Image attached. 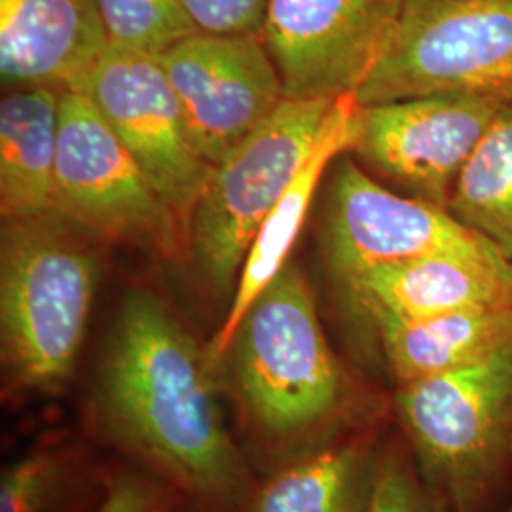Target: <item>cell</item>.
<instances>
[{
    "instance_id": "25",
    "label": "cell",
    "mask_w": 512,
    "mask_h": 512,
    "mask_svg": "<svg viewBox=\"0 0 512 512\" xmlns=\"http://www.w3.org/2000/svg\"><path fill=\"white\" fill-rule=\"evenodd\" d=\"M497 512H512V501L509 503V505H507V507H505V509H501V511Z\"/></svg>"
},
{
    "instance_id": "21",
    "label": "cell",
    "mask_w": 512,
    "mask_h": 512,
    "mask_svg": "<svg viewBox=\"0 0 512 512\" xmlns=\"http://www.w3.org/2000/svg\"><path fill=\"white\" fill-rule=\"evenodd\" d=\"M74 459L67 450L38 448L0 476V512H50L69 492Z\"/></svg>"
},
{
    "instance_id": "13",
    "label": "cell",
    "mask_w": 512,
    "mask_h": 512,
    "mask_svg": "<svg viewBox=\"0 0 512 512\" xmlns=\"http://www.w3.org/2000/svg\"><path fill=\"white\" fill-rule=\"evenodd\" d=\"M342 291L368 321L501 310L512 308V262L499 251L418 256L370 268Z\"/></svg>"
},
{
    "instance_id": "17",
    "label": "cell",
    "mask_w": 512,
    "mask_h": 512,
    "mask_svg": "<svg viewBox=\"0 0 512 512\" xmlns=\"http://www.w3.org/2000/svg\"><path fill=\"white\" fill-rule=\"evenodd\" d=\"M63 90H12L0 103L2 219L55 213V160Z\"/></svg>"
},
{
    "instance_id": "5",
    "label": "cell",
    "mask_w": 512,
    "mask_h": 512,
    "mask_svg": "<svg viewBox=\"0 0 512 512\" xmlns=\"http://www.w3.org/2000/svg\"><path fill=\"white\" fill-rule=\"evenodd\" d=\"M336 101L285 99L213 167L188 220L186 239L205 285L220 298L232 300L260 226L308 164Z\"/></svg>"
},
{
    "instance_id": "8",
    "label": "cell",
    "mask_w": 512,
    "mask_h": 512,
    "mask_svg": "<svg viewBox=\"0 0 512 512\" xmlns=\"http://www.w3.org/2000/svg\"><path fill=\"white\" fill-rule=\"evenodd\" d=\"M511 99L505 88L359 105L349 152L408 196L448 211L461 169Z\"/></svg>"
},
{
    "instance_id": "14",
    "label": "cell",
    "mask_w": 512,
    "mask_h": 512,
    "mask_svg": "<svg viewBox=\"0 0 512 512\" xmlns=\"http://www.w3.org/2000/svg\"><path fill=\"white\" fill-rule=\"evenodd\" d=\"M109 46L97 0H0V78L10 92H76Z\"/></svg>"
},
{
    "instance_id": "1",
    "label": "cell",
    "mask_w": 512,
    "mask_h": 512,
    "mask_svg": "<svg viewBox=\"0 0 512 512\" xmlns=\"http://www.w3.org/2000/svg\"><path fill=\"white\" fill-rule=\"evenodd\" d=\"M217 370L162 296L126 294L93 380L95 425L171 488L209 507L247 490L245 463L224 423Z\"/></svg>"
},
{
    "instance_id": "22",
    "label": "cell",
    "mask_w": 512,
    "mask_h": 512,
    "mask_svg": "<svg viewBox=\"0 0 512 512\" xmlns=\"http://www.w3.org/2000/svg\"><path fill=\"white\" fill-rule=\"evenodd\" d=\"M366 512H448L423 482L416 461L399 448L378 454Z\"/></svg>"
},
{
    "instance_id": "9",
    "label": "cell",
    "mask_w": 512,
    "mask_h": 512,
    "mask_svg": "<svg viewBox=\"0 0 512 512\" xmlns=\"http://www.w3.org/2000/svg\"><path fill=\"white\" fill-rule=\"evenodd\" d=\"M76 92L92 101L188 230L213 165L192 145L158 55L110 44Z\"/></svg>"
},
{
    "instance_id": "19",
    "label": "cell",
    "mask_w": 512,
    "mask_h": 512,
    "mask_svg": "<svg viewBox=\"0 0 512 512\" xmlns=\"http://www.w3.org/2000/svg\"><path fill=\"white\" fill-rule=\"evenodd\" d=\"M448 211L512 262V99L461 169Z\"/></svg>"
},
{
    "instance_id": "2",
    "label": "cell",
    "mask_w": 512,
    "mask_h": 512,
    "mask_svg": "<svg viewBox=\"0 0 512 512\" xmlns=\"http://www.w3.org/2000/svg\"><path fill=\"white\" fill-rule=\"evenodd\" d=\"M90 232L59 215L2 219L4 391L54 395L73 376L99 281Z\"/></svg>"
},
{
    "instance_id": "4",
    "label": "cell",
    "mask_w": 512,
    "mask_h": 512,
    "mask_svg": "<svg viewBox=\"0 0 512 512\" xmlns=\"http://www.w3.org/2000/svg\"><path fill=\"white\" fill-rule=\"evenodd\" d=\"M393 408L448 512H488L512 465V351L397 385Z\"/></svg>"
},
{
    "instance_id": "16",
    "label": "cell",
    "mask_w": 512,
    "mask_h": 512,
    "mask_svg": "<svg viewBox=\"0 0 512 512\" xmlns=\"http://www.w3.org/2000/svg\"><path fill=\"white\" fill-rule=\"evenodd\" d=\"M397 385L480 365L512 351V308L370 321Z\"/></svg>"
},
{
    "instance_id": "18",
    "label": "cell",
    "mask_w": 512,
    "mask_h": 512,
    "mask_svg": "<svg viewBox=\"0 0 512 512\" xmlns=\"http://www.w3.org/2000/svg\"><path fill=\"white\" fill-rule=\"evenodd\" d=\"M378 454L370 435L332 442L277 471L249 512H366Z\"/></svg>"
},
{
    "instance_id": "10",
    "label": "cell",
    "mask_w": 512,
    "mask_h": 512,
    "mask_svg": "<svg viewBox=\"0 0 512 512\" xmlns=\"http://www.w3.org/2000/svg\"><path fill=\"white\" fill-rule=\"evenodd\" d=\"M158 59L179 99L192 145L213 167L285 101L260 35L194 33Z\"/></svg>"
},
{
    "instance_id": "24",
    "label": "cell",
    "mask_w": 512,
    "mask_h": 512,
    "mask_svg": "<svg viewBox=\"0 0 512 512\" xmlns=\"http://www.w3.org/2000/svg\"><path fill=\"white\" fill-rule=\"evenodd\" d=\"M173 488L156 475L120 473L107 482L97 512H167Z\"/></svg>"
},
{
    "instance_id": "23",
    "label": "cell",
    "mask_w": 512,
    "mask_h": 512,
    "mask_svg": "<svg viewBox=\"0 0 512 512\" xmlns=\"http://www.w3.org/2000/svg\"><path fill=\"white\" fill-rule=\"evenodd\" d=\"M200 33L260 35L268 0H183Z\"/></svg>"
},
{
    "instance_id": "3",
    "label": "cell",
    "mask_w": 512,
    "mask_h": 512,
    "mask_svg": "<svg viewBox=\"0 0 512 512\" xmlns=\"http://www.w3.org/2000/svg\"><path fill=\"white\" fill-rule=\"evenodd\" d=\"M220 366L253 429L277 444L327 433L355 404L308 279L293 262L239 321Z\"/></svg>"
},
{
    "instance_id": "6",
    "label": "cell",
    "mask_w": 512,
    "mask_h": 512,
    "mask_svg": "<svg viewBox=\"0 0 512 512\" xmlns=\"http://www.w3.org/2000/svg\"><path fill=\"white\" fill-rule=\"evenodd\" d=\"M512 88V0H401L359 105Z\"/></svg>"
},
{
    "instance_id": "15",
    "label": "cell",
    "mask_w": 512,
    "mask_h": 512,
    "mask_svg": "<svg viewBox=\"0 0 512 512\" xmlns=\"http://www.w3.org/2000/svg\"><path fill=\"white\" fill-rule=\"evenodd\" d=\"M355 95L340 97L330 110L325 131L313 150L308 164L289 184L281 200L260 226L255 241L243 262L239 274L238 287L232 296L230 308L215 332L213 340L205 346L211 365L219 366L224 351L230 346V340L238 329L239 321L255 304L256 298L274 281L279 272L289 264V255L293 251L294 241L298 238L306 213L310 209L313 194L321 183L327 167L342 152H349L355 137V114H357Z\"/></svg>"
},
{
    "instance_id": "20",
    "label": "cell",
    "mask_w": 512,
    "mask_h": 512,
    "mask_svg": "<svg viewBox=\"0 0 512 512\" xmlns=\"http://www.w3.org/2000/svg\"><path fill=\"white\" fill-rule=\"evenodd\" d=\"M112 46L160 55L200 33L183 0H97Z\"/></svg>"
},
{
    "instance_id": "7",
    "label": "cell",
    "mask_w": 512,
    "mask_h": 512,
    "mask_svg": "<svg viewBox=\"0 0 512 512\" xmlns=\"http://www.w3.org/2000/svg\"><path fill=\"white\" fill-rule=\"evenodd\" d=\"M55 213L95 238L175 256L186 230L128 148L84 93L65 90L59 107Z\"/></svg>"
},
{
    "instance_id": "12",
    "label": "cell",
    "mask_w": 512,
    "mask_h": 512,
    "mask_svg": "<svg viewBox=\"0 0 512 512\" xmlns=\"http://www.w3.org/2000/svg\"><path fill=\"white\" fill-rule=\"evenodd\" d=\"M401 0H268L260 37L285 99L355 95L384 52Z\"/></svg>"
},
{
    "instance_id": "11",
    "label": "cell",
    "mask_w": 512,
    "mask_h": 512,
    "mask_svg": "<svg viewBox=\"0 0 512 512\" xmlns=\"http://www.w3.org/2000/svg\"><path fill=\"white\" fill-rule=\"evenodd\" d=\"M488 251L497 249L450 211L387 190L351 160L334 167L323 219V256L340 287L389 262Z\"/></svg>"
}]
</instances>
